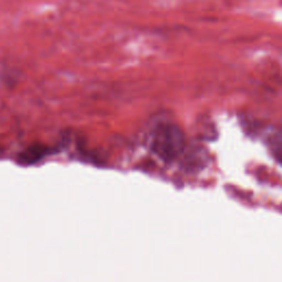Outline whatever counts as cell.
<instances>
[{"label":"cell","mask_w":282,"mask_h":282,"mask_svg":"<svg viewBox=\"0 0 282 282\" xmlns=\"http://www.w3.org/2000/svg\"><path fill=\"white\" fill-rule=\"evenodd\" d=\"M151 146L157 156L163 160H172L183 149L184 138L178 126L161 123L154 127L152 131Z\"/></svg>","instance_id":"1"}]
</instances>
